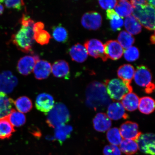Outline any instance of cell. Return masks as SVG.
<instances>
[{
	"instance_id": "38",
	"label": "cell",
	"mask_w": 155,
	"mask_h": 155,
	"mask_svg": "<svg viewBox=\"0 0 155 155\" xmlns=\"http://www.w3.org/2000/svg\"><path fill=\"white\" fill-rule=\"evenodd\" d=\"M104 155H121L119 148L113 145H107L104 147Z\"/></svg>"
},
{
	"instance_id": "40",
	"label": "cell",
	"mask_w": 155,
	"mask_h": 155,
	"mask_svg": "<svg viewBox=\"0 0 155 155\" xmlns=\"http://www.w3.org/2000/svg\"><path fill=\"white\" fill-rule=\"evenodd\" d=\"M44 24L43 23L39 22L35 24L33 27V31L34 33L38 31L43 30L44 28Z\"/></svg>"
},
{
	"instance_id": "2",
	"label": "cell",
	"mask_w": 155,
	"mask_h": 155,
	"mask_svg": "<svg viewBox=\"0 0 155 155\" xmlns=\"http://www.w3.org/2000/svg\"><path fill=\"white\" fill-rule=\"evenodd\" d=\"M111 102L106 87L103 83L94 81L87 86L86 90V103L89 108L95 110H102Z\"/></svg>"
},
{
	"instance_id": "20",
	"label": "cell",
	"mask_w": 155,
	"mask_h": 155,
	"mask_svg": "<svg viewBox=\"0 0 155 155\" xmlns=\"http://www.w3.org/2000/svg\"><path fill=\"white\" fill-rule=\"evenodd\" d=\"M134 68L129 64L121 66L117 71L118 77L128 86H130L132 80L134 77Z\"/></svg>"
},
{
	"instance_id": "24",
	"label": "cell",
	"mask_w": 155,
	"mask_h": 155,
	"mask_svg": "<svg viewBox=\"0 0 155 155\" xmlns=\"http://www.w3.org/2000/svg\"><path fill=\"white\" fill-rule=\"evenodd\" d=\"M124 25L127 32L131 35L138 34L142 30V26L133 15L126 17Z\"/></svg>"
},
{
	"instance_id": "18",
	"label": "cell",
	"mask_w": 155,
	"mask_h": 155,
	"mask_svg": "<svg viewBox=\"0 0 155 155\" xmlns=\"http://www.w3.org/2000/svg\"><path fill=\"white\" fill-rule=\"evenodd\" d=\"M51 71L54 76L68 79L70 77V69L68 64L64 60L55 62L51 67Z\"/></svg>"
},
{
	"instance_id": "36",
	"label": "cell",
	"mask_w": 155,
	"mask_h": 155,
	"mask_svg": "<svg viewBox=\"0 0 155 155\" xmlns=\"http://www.w3.org/2000/svg\"><path fill=\"white\" fill-rule=\"evenodd\" d=\"M124 56L128 61L133 62L136 61L139 57V50L135 46H131L124 51Z\"/></svg>"
},
{
	"instance_id": "41",
	"label": "cell",
	"mask_w": 155,
	"mask_h": 155,
	"mask_svg": "<svg viewBox=\"0 0 155 155\" xmlns=\"http://www.w3.org/2000/svg\"><path fill=\"white\" fill-rule=\"evenodd\" d=\"M132 5L133 6L137 5H145L148 4L147 1H143V0H133L130 1Z\"/></svg>"
},
{
	"instance_id": "44",
	"label": "cell",
	"mask_w": 155,
	"mask_h": 155,
	"mask_svg": "<svg viewBox=\"0 0 155 155\" xmlns=\"http://www.w3.org/2000/svg\"><path fill=\"white\" fill-rule=\"evenodd\" d=\"M150 41L152 44L155 43V35L153 34L151 36L150 38Z\"/></svg>"
},
{
	"instance_id": "8",
	"label": "cell",
	"mask_w": 155,
	"mask_h": 155,
	"mask_svg": "<svg viewBox=\"0 0 155 155\" xmlns=\"http://www.w3.org/2000/svg\"><path fill=\"white\" fill-rule=\"evenodd\" d=\"M137 142L138 149L144 153L150 155H155V135L148 133L141 134Z\"/></svg>"
},
{
	"instance_id": "39",
	"label": "cell",
	"mask_w": 155,
	"mask_h": 155,
	"mask_svg": "<svg viewBox=\"0 0 155 155\" xmlns=\"http://www.w3.org/2000/svg\"><path fill=\"white\" fill-rule=\"evenodd\" d=\"M117 1L115 0H106L98 1L101 7L104 9H111L114 8L117 3Z\"/></svg>"
},
{
	"instance_id": "12",
	"label": "cell",
	"mask_w": 155,
	"mask_h": 155,
	"mask_svg": "<svg viewBox=\"0 0 155 155\" xmlns=\"http://www.w3.org/2000/svg\"><path fill=\"white\" fill-rule=\"evenodd\" d=\"M18 80L11 71H6L0 74V92L9 93L16 86Z\"/></svg>"
},
{
	"instance_id": "11",
	"label": "cell",
	"mask_w": 155,
	"mask_h": 155,
	"mask_svg": "<svg viewBox=\"0 0 155 155\" xmlns=\"http://www.w3.org/2000/svg\"><path fill=\"white\" fill-rule=\"evenodd\" d=\"M39 60L38 56H25L21 58L17 64V69L21 74L27 75L32 72L37 62Z\"/></svg>"
},
{
	"instance_id": "16",
	"label": "cell",
	"mask_w": 155,
	"mask_h": 155,
	"mask_svg": "<svg viewBox=\"0 0 155 155\" xmlns=\"http://www.w3.org/2000/svg\"><path fill=\"white\" fill-rule=\"evenodd\" d=\"M95 130L100 132H105L111 128L112 125L111 120L105 113H98L95 116L93 120Z\"/></svg>"
},
{
	"instance_id": "4",
	"label": "cell",
	"mask_w": 155,
	"mask_h": 155,
	"mask_svg": "<svg viewBox=\"0 0 155 155\" xmlns=\"http://www.w3.org/2000/svg\"><path fill=\"white\" fill-rule=\"evenodd\" d=\"M104 84L108 96L115 102L121 100L128 93L133 92V89L131 86H128L119 79L106 80Z\"/></svg>"
},
{
	"instance_id": "6",
	"label": "cell",
	"mask_w": 155,
	"mask_h": 155,
	"mask_svg": "<svg viewBox=\"0 0 155 155\" xmlns=\"http://www.w3.org/2000/svg\"><path fill=\"white\" fill-rule=\"evenodd\" d=\"M89 55L95 58H101L102 61H107L108 58L104 52V46L99 40L92 39L85 42L84 44Z\"/></svg>"
},
{
	"instance_id": "43",
	"label": "cell",
	"mask_w": 155,
	"mask_h": 155,
	"mask_svg": "<svg viewBox=\"0 0 155 155\" xmlns=\"http://www.w3.org/2000/svg\"><path fill=\"white\" fill-rule=\"evenodd\" d=\"M4 10V8L3 5L1 4V3H0V15L3 14Z\"/></svg>"
},
{
	"instance_id": "37",
	"label": "cell",
	"mask_w": 155,
	"mask_h": 155,
	"mask_svg": "<svg viewBox=\"0 0 155 155\" xmlns=\"http://www.w3.org/2000/svg\"><path fill=\"white\" fill-rule=\"evenodd\" d=\"M0 3L4 4L7 8L14 9L17 10H21L25 5L23 1H1Z\"/></svg>"
},
{
	"instance_id": "25",
	"label": "cell",
	"mask_w": 155,
	"mask_h": 155,
	"mask_svg": "<svg viewBox=\"0 0 155 155\" xmlns=\"http://www.w3.org/2000/svg\"><path fill=\"white\" fill-rule=\"evenodd\" d=\"M138 107L141 113L145 115H149L154 111V100L150 97H142L139 99Z\"/></svg>"
},
{
	"instance_id": "21",
	"label": "cell",
	"mask_w": 155,
	"mask_h": 155,
	"mask_svg": "<svg viewBox=\"0 0 155 155\" xmlns=\"http://www.w3.org/2000/svg\"><path fill=\"white\" fill-rule=\"evenodd\" d=\"M14 102L5 93L0 92V119L8 116L13 109Z\"/></svg>"
},
{
	"instance_id": "5",
	"label": "cell",
	"mask_w": 155,
	"mask_h": 155,
	"mask_svg": "<svg viewBox=\"0 0 155 155\" xmlns=\"http://www.w3.org/2000/svg\"><path fill=\"white\" fill-rule=\"evenodd\" d=\"M70 119V115L67 107L64 104L58 103L48 113L46 122L49 127L55 128L65 124Z\"/></svg>"
},
{
	"instance_id": "13",
	"label": "cell",
	"mask_w": 155,
	"mask_h": 155,
	"mask_svg": "<svg viewBox=\"0 0 155 155\" xmlns=\"http://www.w3.org/2000/svg\"><path fill=\"white\" fill-rule=\"evenodd\" d=\"M104 46L107 57L114 61L121 58L124 51L119 42L116 40L108 41Z\"/></svg>"
},
{
	"instance_id": "10",
	"label": "cell",
	"mask_w": 155,
	"mask_h": 155,
	"mask_svg": "<svg viewBox=\"0 0 155 155\" xmlns=\"http://www.w3.org/2000/svg\"><path fill=\"white\" fill-rule=\"evenodd\" d=\"M102 23V17L100 13L91 11L85 13L81 19V24L85 28L96 30L99 28Z\"/></svg>"
},
{
	"instance_id": "26",
	"label": "cell",
	"mask_w": 155,
	"mask_h": 155,
	"mask_svg": "<svg viewBox=\"0 0 155 155\" xmlns=\"http://www.w3.org/2000/svg\"><path fill=\"white\" fill-rule=\"evenodd\" d=\"M106 15L107 18L110 20V26L112 30L114 31L120 30L124 25L123 18L112 9L107 10Z\"/></svg>"
},
{
	"instance_id": "31",
	"label": "cell",
	"mask_w": 155,
	"mask_h": 155,
	"mask_svg": "<svg viewBox=\"0 0 155 155\" xmlns=\"http://www.w3.org/2000/svg\"><path fill=\"white\" fill-rule=\"evenodd\" d=\"M52 34L54 39L61 43H65L68 39L67 30L61 24L54 26L52 28Z\"/></svg>"
},
{
	"instance_id": "1",
	"label": "cell",
	"mask_w": 155,
	"mask_h": 155,
	"mask_svg": "<svg viewBox=\"0 0 155 155\" xmlns=\"http://www.w3.org/2000/svg\"><path fill=\"white\" fill-rule=\"evenodd\" d=\"M20 22L22 26L12 36V41L18 49L24 53H32L34 42L33 27L34 21L26 15H23Z\"/></svg>"
},
{
	"instance_id": "19",
	"label": "cell",
	"mask_w": 155,
	"mask_h": 155,
	"mask_svg": "<svg viewBox=\"0 0 155 155\" xmlns=\"http://www.w3.org/2000/svg\"><path fill=\"white\" fill-rule=\"evenodd\" d=\"M69 54L73 61L79 63L86 61L88 56L86 48L79 43L74 45L70 48Z\"/></svg>"
},
{
	"instance_id": "17",
	"label": "cell",
	"mask_w": 155,
	"mask_h": 155,
	"mask_svg": "<svg viewBox=\"0 0 155 155\" xmlns=\"http://www.w3.org/2000/svg\"><path fill=\"white\" fill-rule=\"evenodd\" d=\"M35 77L38 80L47 78L51 71V64L45 60H40L37 62L33 69Z\"/></svg>"
},
{
	"instance_id": "30",
	"label": "cell",
	"mask_w": 155,
	"mask_h": 155,
	"mask_svg": "<svg viewBox=\"0 0 155 155\" xmlns=\"http://www.w3.org/2000/svg\"><path fill=\"white\" fill-rule=\"evenodd\" d=\"M15 107L19 112L22 113H27L32 109V103L28 97H21L14 102Z\"/></svg>"
},
{
	"instance_id": "42",
	"label": "cell",
	"mask_w": 155,
	"mask_h": 155,
	"mask_svg": "<svg viewBox=\"0 0 155 155\" xmlns=\"http://www.w3.org/2000/svg\"><path fill=\"white\" fill-rule=\"evenodd\" d=\"M147 3L149 5L154 8L155 7V1L154 0H149L147 1Z\"/></svg>"
},
{
	"instance_id": "3",
	"label": "cell",
	"mask_w": 155,
	"mask_h": 155,
	"mask_svg": "<svg viewBox=\"0 0 155 155\" xmlns=\"http://www.w3.org/2000/svg\"><path fill=\"white\" fill-rule=\"evenodd\" d=\"M133 15L141 26L149 30L155 29V9L148 4L133 6Z\"/></svg>"
},
{
	"instance_id": "33",
	"label": "cell",
	"mask_w": 155,
	"mask_h": 155,
	"mask_svg": "<svg viewBox=\"0 0 155 155\" xmlns=\"http://www.w3.org/2000/svg\"><path fill=\"white\" fill-rule=\"evenodd\" d=\"M135 41L134 37L126 31L120 32L118 36V42L122 47L125 49L131 47L134 43Z\"/></svg>"
},
{
	"instance_id": "7",
	"label": "cell",
	"mask_w": 155,
	"mask_h": 155,
	"mask_svg": "<svg viewBox=\"0 0 155 155\" xmlns=\"http://www.w3.org/2000/svg\"><path fill=\"white\" fill-rule=\"evenodd\" d=\"M119 130L123 139L136 141L142 134L141 132L139 130L138 124L131 121H126L122 124Z\"/></svg>"
},
{
	"instance_id": "28",
	"label": "cell",
	"mask_w": 155,
	"mask_h": 155,
	"mask_svg": "<svg viewBox=\"0 0 155 155\" xmlns=\"http://www.w3.org/2000/svg\"><path fill=\"white\" fill-rule=\"evenodd\" d=\"M73 130L72 127L71 126L63 125L58 126L55 127V137L60 144H62L70 136Z\"/></svg>"
},
{
	"instance_id": "27",
	"label": "cell",
	"mask_w": 155,
	"mask_h": 155,
	"mask_svg": "<svg viewBox=\"0 0 155 155\" xmlns=\"http://www.w3.org/2000/svg\"><path fill=\"white\" fill-rule=\"evenodd\" d=\"M15 132L13 126L7 117L0 119V139L9 138Z\"/></svg>"
},
{
	"instance_id": "23",
	"label": "cell",
	"mask_w": 155,
	"mask_h": 155,
	"mask_svg": "<svg viewBox=\"0 0 155 155\" xmlns=\"http://www.w3.org/2000/svg\"><path fill=\"white\" fill-rule=\"evenodd\" d=\"M115 12L122 18L130 15L133 8L130 2L125 0L118 1L115 7Z\"/></svg>"
},
{
	"instance_id": "14",
	"label": "cell",
	"mask_w": 155,
	"mask_h": 155,
	"mask_svg": "<svg viewBox=\"0 0 155 155\" xmlns=\"http://www.w3.org/2000/svg\"><path fill=\"white\" fill-rule=\"evenodd\" d=\"M37 109L45 114L51 111L54 106V100L52 96L46 93H42L37 97L35 101Z\"/></svg>"
},
{
	"instance_id": "34",
	"label": "cell",
	"mask_w": 155,
	"mask_h": 155,
	"mask_svg": "<svg viewBox=\"0 0 155 155\" xmlns=\"http://www.w3.org/2000/svg\"><path fill=\"white\" fill-rule=\"evenodd\" d=\"M106 137L110 144L116 146L120 145L123 140L119 129L117 127H113L108 130Z\"/></svg>"
},
{
	"instance_id": "29",
	"label": "cell",
	"mask_w": 155,
	"mask_h": 155,
	"mask_svg": "<svg viewBox=\"0 0 155 155\" xmlns=\"http://www.w3.org/2000/svg\"><path fill=\"white\" fill-rule=\"evenodd\" d=\"M120 150L127 155L134 154L138 150L137 143L135 141L123 139L120 144Z\"/></svg>"
},
{
	"instance_id": "32",
	"label": "cell",
	"mask_w": 155,
	"mask_h": 155,
	"mask_svg": "<svg viewBox=\"0 0 155 155\" xmlns=\"http://www.w3.org/2000/svg\"><path fill=\"white\" fill-rule=\"evenodd\" d=\"M11 124L14 127H21L26 123V116L21 112L13 109L7 117Z\"/></svg>"
},
{
	"instance_id": "9",
	"label": "cell",
	"mask_w": 155,
	"mask_h": 155,
	"mask_svg": "<svg viewBox=\"0 0 155 155\" xmlns=\"http://www.w3.org/2000/svg\"><path fill=\"white\" fill-rule=\"evenodd\" d=\"M134 78L138 86L147 88L152 84V76L150 70L145 65L137 67Z\"/></svg>"
},
{
	"instance_id": "22",
	"label": "cell",
	"mask_w": 155,
	"mask_h": 155,
	"mask_svg": "<svg viewBox=\"0 0 155 155\" xmlns=\"http://www.w3.org/2000/svg\"><path fill=\"white\" fill-rule=\"evenodd\" d=\"M139 98L133 92L128 93L121 100V104L127 111L133 112L138 107Z\"/></svg>"
},
{
	"instance_id": "35",
	"label": "cell",
	"mask_w": 155,
	"mask_h": 155,
	"mask_svg": "<svg viewBox=\"0 0 155 155\" xmlns=\"http://www.w3.org/2000/svg\"><path fill=\"white\" fill-rule=\"evenodd\" d=\"M34 38L37 42L43 45L48 43L51 36L49 33L43 29L34 32Z\"/></svg>"
},
{
	"instance_id": "15",
	"label": "cell",
	"mask_w": 155,
	"mask_h": 155,
	"mask_svg": "<svg viewBox=\"0 0 155 155\" xmlns=\"http://www.w3.org/2000/svg\"><path fill=\"white\" fill-rule=\"evenodd\" d=\"M108 106L107 115L110 119L118 120L122 118L127 119L128 117L121 102H114Z\"/></svg>"
}]
</instances>
